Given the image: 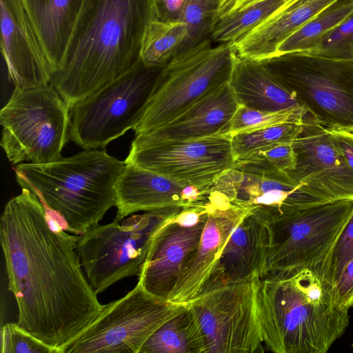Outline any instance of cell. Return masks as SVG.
Masks as SVG:
<instances>
[{
    "mask_svg": "<svg viewBox=\"0 0 353 353\" xmlns=\"http://www.w3.org/2000/svg\"><path fill=\"white\" fill-rule=\"evenodd\" d=\"M71 235L48 217L37 195L26 188L5 205L0 238L8 289L18 307L17 323L62 353L103 308Z\"/></svg>",
    "mask_w": 353,
    "mask_h": 353,
    "instance_id": "obj_1",
    "label": "cell"
},
{
    "mask_svg": "<svg viewBox=\"0 0 353 353\" xmlns=\"http://www.w3.org/2000/svg\"><path fill=\"white\" fill-rule=\"evenodd\" d=\"M152 0H84L50 84L70 108L140 60Z\"/></svg>",
    "mask_w": 353,
    "mask_h": 353,
    "instance_id": "obj_2",
    "label": "cell"
},
{
    "mask_svg": "<svg viewBox=\"0 0 353 353\" xmlns=\"http://www.w3.org/2000/svg\"><path fill=\"white\" fill-rule=\"evenodd\" d=\"M258 310L264 345L276 353H325L349 325L348 310L309 269L261 279Z\"/></svg>",
    "mask_w": 353,
    "mask_h": 353,
    "instance_id": "obj_3",
    "label": "cell"
},
{
    "mask_svg": "<svg viewBox=\"0 0 353 353\" xmlns=\"http://www.w3.org/2000/svg\"><path fill=\"white\" fill-rule=\"evenodd\" d=\"M125 165L103 150L90 149L48 163H19L14 171L21 189L37 195L49 218L81 235L116 206V185Z\"/></svg>",
    "mask_w": 353,
    "mask_h": 353,
    "instance_id": "obj_4",
    "label": "cell"
},
{
    "mask_svg": "<svg viewBox=\"0 0 353 353\" xmlns=\"http://www.w3.org/2000/svg\"><path fill=\"white\" fill-rule=\"evenodd\" d=\"M259 62L319 123L353 132V59L290 52Z\"/></svg>",
    "mask_w": 353,
    "mask_h": 353,
    "instance_id": "obj_5",
    "label": "cell"
},
{
    "mask_svg": "<svg viewBox=\"0 0 353 353\" xmlns=\"http://www.w3.org/2000/svg\"><path fill=\"white\" fill-rule=\"evenodd\" d=\"M70 108L51 85L15 87L0 111L1 146L14 165L53 162L69 140Z\"/></svg>",
    "mask_w": 353,
    "mask_h": 353,
    "instance_id": "obj_6",
    "label": "cell"
},
{
    "mask_svg": "<svg viewBox=\"0 0 353 353\" xmlns=\"http://www.w3.org/2000/svg\"><path fill=\"white\" fill-rule=\"evenodd\" d=\"M207 39L174 58L158 78L135 135L162 126L211 91L230 82L237 55L232 43Z\"/></svg>",
    "mask_w": 353,
    "mask_h": 353,
    "instance_id": "obj_7",
    "label": "cell"
},
{
    "mask_svg": "<svg viewBox=\"0 0 353 353\" xmlns=\"http://www.w3.org/2000/svg\"><path fill=\"white\" fill-rule=\"evenodd\" d=\"M164 66L140 60L70 108L69 139L84 150L104 148L141 120Z\"/></svg>",
    "mask_w": 353,
    "mask_h": 353,
    "instance_id": "obj_8",
    "label": "cell"
},
{
    "mask_svg": "<svg viewBox=\"0 0 353 353\" xmlns=\"http://www.w3.org/2000/svg\"><path fill=\"white\" fill-rule=\"evenodd\" d=\"M352 211L353 199H336L284 212L266 222L268 250L264 278L303 269L314 272Z\"/></svg>",
    "mask_w": 353,
    "mask_h": 353,
    "instance_id": "obj_9",
    "label": "cell"
},
{
    "mask_svg": "<svg viewBox=\"0 0 353 353\" xmlns=\"http://www.w3.org/2000/svg\"><path fill=\"white\" fill-rule=\"evenodd\" d=\"M183 208L133 214L79 235L77 252L98 294L124 278L139 276L157 231Z\"/></svg>",
    "mask_w": 353,
    "mask_h": 353,
    "instance_id": "obj_10",
    "label": "cell"
},
{
    "mask_svg": "<svg viewBox=\"0 0 353 353\" xmlns=\"http://www.w3.org/2000/svg\"><path fill=\"white\" fill-rule=\"evenodd\" d=\"M261 278L203 291L188 304L202 331L206 353L263 352L258 310Z\"/></svg>",
    "mask_w": 353,
    "mask_h": 353,
    "instance_id": "obj_11",
    "label": "cell"
},
{
    "mask_svg": "<svg viewBox=\"0 0 353 353\" xmlns=\"http://www.w3.org/2000/svg\"><path fill=\"white\" fill-rule=\"evenodd\" d=\"M186 305L157 298L137 283L124 296L103 305L62 353H139L150 336Z\"/></svg>",
    "mask_w": 353,
    "mask_h": 353,
    "instance_id": "obj_12",
    "label": "cell"
},
{
    "mask_svg": "<svg viewBox=\"0 0 353 353\" xmlns=\"http://www.w3.org/2000/svg\"><path fill=\"white\" fill-rule=\"evenodd\" d=\"M231 136L218 134L186 140H166L137 135L125 163H133L184 185L208 190L234 167Z\"/></svg>",
    "mask_w": 353,
    "mask_h": 353,
    "instance_id": "obj_13",
    "label": "cell"
},
{
    "mask_svg": "<svg viewBox=\"0 0 353 353\" xmlns=\"http://www.w3.org/2000/svg\"><path fill=\"white\" fill-rule=\"evenodd\" d=\"M231 203L252 210L265 223L282 213L327 201L284 171L233 168L210 187Z\"/></svg>",
    "mask_w": 353,
    "mask_h": 353,
    "instance_id": "obj_14",
    "label": "cell"
},
{
    "mask_svg": "<svg viewBox=\"0 0 353 353\" xmlns=\"http://www.w3.org/2000/svg\"><path fill=\"white\" fill-rule=\"evenodd\" d=\"M292 145L296 165L286 172L290 177L327 201L353 199V170L336 148L326 127L310 113H305Z\"/></svg>",
    "mask_w": 353,
    "mask_h": 353,
    "instance_id": "obj_15",
    "label": "cell"
},
{
    "mask_svg": "<svg viewBox=\"0 0 353 353\" xmlns=\"http://www.w3.org/2000/svg\"><path fill=\"white\" fill-rule=\"evenodd\" d=\"M208 212L197 248L186 264L168 301L188 304L204 289L236 227L252 210L231 203L220 192H208Z\"/></svg>",
    "mask_w": 353,
    "mask_h": 353,
    "instance_id": "obj_16",
    "label": "cell"
},
{
    "mask_svg": "<svg viewBox=\"0 0 353 353\" xmlns=\"http://www.w3.org/2000/svg\"><path fill=\"white\" fill-rule=\"evenodd\" d=\"M1 51L15 87L50 84L53 68L21 0H0Z\"/></svg>",
    "mask_w": 353,
    "mask_h": 353,
    "instance_id": "obj_17",
    "label": "cell"
},
{
    "mask_svg": "<svg viewBox=\"0 0 353 353\" xmlns=\"http://www.w3.org/2000/svg\"><path fill=\"white\" fill-rule=\"evenodd\" d=\"M172 218L154 235L138 281L148 292L165 301L194 254L207 219L185 227Z\"/></svg>",
    "mask_w": 353,
    "mask_h": 353,
    "instance_id": "obj_18",
    "label": "cell"
},
{
    "mask_svg": "<svg viewBox=\"0 0 353 353\" xmlns=\"http://www.w3.org/2000/svg\"><path fill=\"white\" fill-rule=\"evenodd\" d=\"M207 192L133 163H125L116 185L115 220L122 221L140 211L185 208L202 199Z\"/></svg>",
    "mask_w": 353,
    "mask_h": 353,
    "instance_id": "obj_19",
    "label": "cell"
},
{
    "mask_svg": "<svg viewBox=\"0 0 353 353\" xmlns=\"http://www.w3.org/2000/svg\"><path fill=\"white\" fill-rule=\"evenodd\" d=\"M268 250L265 221L252 212L233 230L214 272L202 292L253 276L263 279Z\"/></svg>",
    "mask_w": 353,
    "mask_h": 353,
    "instance_id": "obj_20",
    "label": "cell"
},
{
    "mask_svg": "<svg viewBox=\"0 0 353 353\" xmlns=\"http://www.w3.org/2000/svg\"><path fill=\"white\" fill-rule=\"evenodd\" d=\"M239 105L235 93L228 82L165 125L142 134L166 140L193 139L222 134Z\"/></svg>",
    "mask_w": 353,
    "mask_h": 353,
    "instance_id": "obj_21",
    "label": "cell"
},
{
    "mask_svg": "<svg viewBox=\"0 0 353 353\" xmlns=\"http://www.w3.org/2000/svg\"><path fill=\"white\" fill-rule=\"evenodd\" d=\"M340 0H294L232 43L238 57L259 61L276 54L280 44Z\"/></svg>",
    "mask_w": 353,
    "mask_h": 353,
    "instance_id": "obj_22",
    "label": "cell"
},
{
    "mask_svg": "<svg viewBox=\"0 0 353 353\" xmlns=\"http://www.w3.org/2000/svg\"><path fill=\"white\" fill-rule=\"evenodd\" d=\"M84 0H21L53 68L59 70Z\"/></svg>",
    "mask_w": 353,
    "mask_h": 353,
    "instance_id": "obj_23",
    "label": "cell"
},
{
    "mask_svg": "<svg viewBox=\"0 0 353 353\" xmlns=\"http://www.w3.org/2000/svg\"><path fill=\"white\" fill-rule=\"evenodd\" d=\"M230 84L240 105L268 112L302 107L259 61L237 56Z\"/></svg>",
    "mask_w": 353,
    "mask_h": 353,
    "instance_id": "obj_24",
    "label": "cell"
},
{
    "mask_svg": "<svg viewBox=\"0 0 353 353\" xmlns=\"http://www.w3.org/2000/svg\"><path fill=\"white\" fill-rule=\"evenodd\" d=\"M139 353H206L202 331L189 304L162 324Z\"/></svg>",
    "mask_w": 353,
    "mask_h": 353,
    "instance_id": "obj_25",
    "label": "cell"
},
{
    "mask_svg": "<svg viewBox=\"0 0 353 353\" xmlns=\"http://www.w3.org/2000/svg\"><path fill=\"white\" fill-rule=\"evenodd\" d=\"M352 14L353 0L337 1L283 41L279 46L276 55L290 52H313L327 33Z\"/></svg>",
    "mask_w": 353,
    "mask_h": 353,
    "instance_id": "obj_26",
    "label": "cell"
},
{
    "mask_svg": "<svg viewBox=\"0 0 353 353\" xmlns=\"http://www.w3.org/2000/svg\"><path fill=\"white\" fill-rule=\"evenodd\" d=\"M187 33L183 21L163 22L154 19L145 32L140 59L149 66L166 65L176 57Z\"/></svg>",
    "mask_w": 353,
    "mask_h": 353,
    "instance_id": "obj_27",
    "label": "cell"
},
{
    "mask_svg": "<svg viewBox=\"0 0 353 353\" xmlns=\"http://www.w3.org/2000/svg\"><path fill=\"white\" fill-rule=\"evenodd\" d=\"M294 0H261L228 16L216 19L210 38L212 41L233 43Z\"/></svg>",
    "mask_w": 353,
    "mask_h": 353,
    "instance_id": "obj_28",
    "label": "cell"
},
{
    "mask_svg": "<svg viewBox=\"0 0 353 353\" xmlns=\"http://www.w3.org/2000/svg\"><path fill=\"white\" fill-rule=\"evenodd\" d=\"M301 128L302 123H287L231 136L232 152L235 163L245 161L277 145L292 143Z\"/></svg>",
    "mask_w": 353,
    "mask_h": 353,
    "instance_id": "obj_29",
    "label": "cell"
},
{
    "mask_svg": "<svg viewBox=\"0 0 353 353\" xmlns=\"http://www.w3.org/2000/svg\"><path fill=\"white\" fill-rule=\"evenodd\" d=\"M306 112L303 107H295L279 112H268L239 105L222 134L232 136L281 123H302Z\"/></svg>",
    "mask_w": 353,
    "mask_h": 353,
    "instance_id": "obj_30",
    "label": "cell"
},
{
    "mask_svg": "<svg viewBox=\"0 0 353 353\" xmlns=\"http://www.w3.org/2000/svg\"><path fill=\"white\" fill-rule=\"evenodd\" d=\"M221 1V0H188L183 19L187 25L188 33L176 57L211 39V32L216 19Z\"/></svg>",
    "mask_w": 353,
    "mask_h": 353,
    "instance_id": "obj_31",
    "label": "cell"
},
{
    "mask_svg": "<svg viewBox=\"0 0 353 353\" xmlns=\"http://www.w3.org/2000/svg\"><path fill=\"white\" fill-rule=\"evenodd\" d=\"M352 258L353 211L327 255L314 272L326 287L331 289Z\"/></svg>",
    "mask_w": 353,
    "mask_h": 353,
    "instance_id": "obj_32",
    "label": "cell"
},
{
    "mask_svg": "<svg viewBox=\"0 0 353 353\" xmlns=\"http://www.w3.org/2000/svg\"><path fill=\"white\" fill-rule=\"evenodd\" d=\"M295 165L296 156L292 143H283L235 163L234 168L244 170L288 172L293 170Z\"/></svg>",
    "mask_w": 353,
    "mask_h": 353,
    "instance_id": "obj_33",
    "label": "cell"
},
{
    "mask_svg": "<svg viewBox=\"0 0 353 353\" xmlns=\"http://www.w3.org/2000/svg\"><path fill=\"white\" fill-rule=\"evenodd\" d=\"M334 59H353V14L321 39L312 52Z\"/></svg>",
    "mask_w": 353,
    "mask_h": 353,
    "instance_id": "obj_34",
    "label": "cell"
},
{
    "mask_svg": "<svg viewBox=\"0 0 353 353\" xmlns=\"http://www.w3.org/2000/svg\"><path fill=\"white\" fill-rule=\"evenodd\" d=\"M2 353H59V351L32 336L17 323L1 328Z\"/></svg>",
    "mask_w": 353,
    "mask_h": 353,
    "instance_id": "obj_35",
    "label": "cell"
},
{
    "mask_svg": "<svg viewBox=\"0 0 353 353\" xmlns=\"http://www.w3.org/2000/svg\"><path fill=\"white\" fill-rule=\"evenodd\" d=\"M330 291L338 307L348 310L353 306V258L346 264Z\"/></svg>",
    "mask_w": 353,
    "mask_h": 353,
    "instance_id": "obj_36",
    "label": "cell"
},
{
    "mask_svg": "<svg viewBox=\"0 0 353 353\" xmlns=\"http://www.w3.org/2000/svg\"><path fill=\"white\" fill-rule=\"evenodd\" d=\"M188 0H152L155 19L163 22L183 21Z\"/></svg>",
    "mask_w": 353,
    "mask_h": 353,
    "instance_id": "obj_37",
    "label": "cell"
},
{
    "mask_svg": "<svg viewBox=\"0 0 353 353\" xmlns=\"http://www.w3.org/2000/svg\"><path fill=\"white\" fill-rule=\"evenodd\" d=\"M336 148L353 170V132L326 128Z\"/></svg>",
    "mask_w": 353,
    "mask_h": 353,
    "instance_id": "obj_38",
    "label": "cell"
},
{
    "mask_svg": "<svg viewBox=\"0 0 353 353\" xmlns=\"http://www.w3.org/2000/svg\"><path fill=\"white\" fill-rule=\"evenodd\" d=\"M259 1L261 0H221L216 19L228 16Z\"/></svg>",
    "mask_w": 353,
    "mask_h": 353,
    "instance_id": "obj_39",
    "label": "cell"
}]
</instances>
